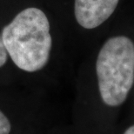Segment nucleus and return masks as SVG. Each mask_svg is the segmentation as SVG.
Instances as JSON below:
<instances>
[{"mask_svg":"<svg viewBox=\"0 0 134 134\" xmlns=\"http://www.w3.org/2000/svg\"><path fill=\"white\" fill-rule=\"evenodd\" d=\"M1 37L8 56L25 72H36L47 65L52 46L50 23L37 7L19 12L2 30Z\"/></svg>","mask_w":134,"mask_h":134,"instance_id":"obj_1","label":"nucleus"},{"mask_svg":"<svg viewBox=\"0 0 134 134\" xmlns=\"http://www.w3.org/2000/svg\"><path fill=\"white\" fill-rule=\"evenodd\" d=\"M98 88L104 103L120 105L134 82V44L127 37L109 38L102 46L96 62Z\"/></svg>","mask_w":134,"mask_h":134,"instance_id":"obj_2","label":"nucleus"},{"mask_svg":"<svg viewBox=\"0 0 134 134\" xmlns=\"http://www.w3.org/2000/svg\"><path fill=\"white\" fill-rule=\"evenodd\" d=\"M119 2V0H75V18L83 28H97L111 17Z\"/></svg>","mask_w":134,"mask_h":134,"instance_id":"obj_3","label":"nucleus"},{"mask_svg":"<svg viewBox=\"0 0 134 134\" xmlns=\"http://www.w3.org/2000/svg\"><path fill=\"white\" fill-rule=\"evenodd\" d=\"M12 131V124L10 119L0 110V134H10Z\"/></svg>","mask_w":134,"mask_h":134,"instance_id":"obj_4","label":"nucleus"},{"mask_svg":"<svg viewBox=\"0 0 134 134\" xmlns=\"http://www.w3.org/2000/svg\"><path fill=\"white\" fill-rule=\"evenodd\" d=\"M8 53L7 51L5 49L4 44L3 43L1 34H0V68L4 66L7 62V58H8Z\"/></svg>","mask_w":134,"mask_h":134,"instance_id":"obj_5","label":"nucleus"},{"mask_svg":"<svg viewBox=\"0 0 134 134\" xmlns=\"http://www.w3.org/2000/svg\"><path fill=\"white\" fill-rule=\"evenodd\" d=\"M124 134H134V125L131 126L130 128H128Z\"/></svg>","mask_w":134,"mask_h":134,"instance_id":"obj_6","label":"nucleus"}]
</instances>
